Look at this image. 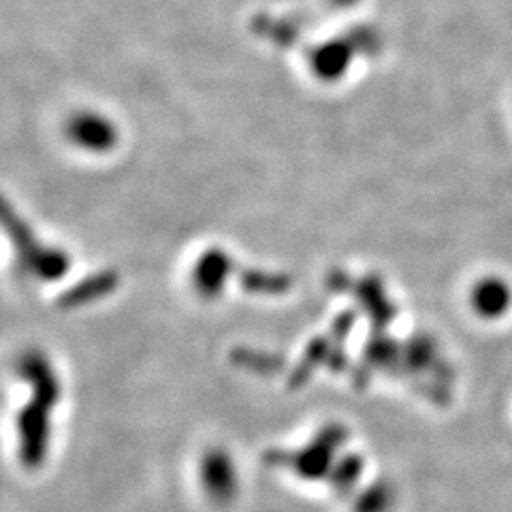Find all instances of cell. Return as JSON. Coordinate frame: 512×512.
<instances>
[{
  "mask_svg": "<svg viewBox=\"0 0 512 512\" xmlns=\"http://www.w3.org/2000/svg\"><path fill=\"white\" fill-rule=\"evenodd\" d=\"M346 429L340 425H329L325 427L320 434L316 436L310 446L303 448V451L297 455L295 468L301 476L308 478H318L323 474H329L335 468V455L340 453V448L346 442Z\"/></svg>",
  "mask_w": 512,
  "mask_h": 512,
  "instance_id": "cell-1",
  "label": "cell"
},
{
  "mask_svg": "<svg viewBox=\"0 0 512 512\" xmlns=\"http://www.w3.org/2000/svg\"><path fill=\"white\" fill-rule=\"evenodd\" d=\"M470 308L483 320H500L512 310V286L502 276H485L470 288Z\"/></svg>",
  "mask_w": 512,
  "mask_h": 512,
  "instance_id": "cell-2",
  "label": "cell"
},
{
  "mask_svg": "<svg viewBox=\"0 0 512 512\" xmlns=\"http://www.w3.org/2000/svg\"><path fill=\"white\" fill-rule=\"evenodd\" d=\"M361 472H363V459L352 455V457L342 459L340 463H335V468L331 470V476H333L331 480L340 491H346L357 483V478L361 476Z\"/></svg>",
  "mask_w": 512,
  "mask_h": 512,
  "instance_id": "cell-3",
  "label": "cell"
},
{
  "mask_svg": "<svg viewBox=\"0 0 512 512\" xmlns=\"http://www.w3.org/2000/svg\"><path fill=\"white\" fill-rule=\"evenodd\" d=\"M389 504H391V493L382 487H374L363 498L359 512H382Z\"/></svg>",
  "mask_w": 512,
  "mask_h": 512,
  "instance_id": "cell-4",
  "label": "cell"
}]
</instances>
